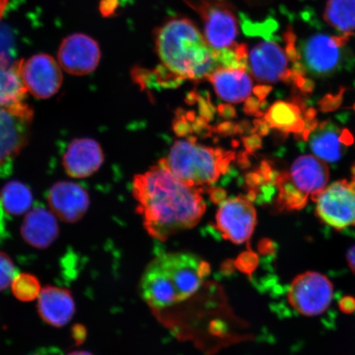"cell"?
Here are the masks:
<instances>
[{"instance_id":"obj_1","label":"cell","mask_w":355,"mask_h":355,"mask_svg":"<svg viewBox=\"0 0 355 355\" xmlns=\"http://www.w3.org/2000/svg\"><path fill=\"white\" fill-rule=\"evenodd\" d=\"M202 191L184 183L163 159L144 174L136 175L132 183L133 197L145 229L159 241L198 223L206 211Z\"/></svg>"},{"instance_id":"obj_2","label":"cell","mask_w":355,"mask_h":355,"mask_svg":"<svg viewBox=\"0 0 355 355\" xmlns=\"http://www.w3.org/2000/svg\"><path fill=\"white\" fill-rule=\"evenodd\" d=\"M155 51L162 66L178 79L193 81L207 79L221 69H243L247 51L243 44L216 50L207 42L193 22L175 17L155 32Z\"/></svg>"},{"instance_id":"obj_3","label":"cell","mask_w":355,"mask_h":355,"mask_svg":"<svg viewBox=\"0 0 355 355\" xmlns=\"http://www.w3.org/2000/svg\"><path fill=\"white\" fill-rule=\"evenodd\" d=\"M211 272L210 266L190 252H168L155 257L145 270L140 293L146 303L164 309L190 298Z\"/></svg>"},{"instance_id":"obj_4","label":"cell","mask_w":355,"mask_h":355,"mask_svg":"<svg viewBox=\"0 0 355 355\" xmlns=\"http://www.w3.org/2000/svg\"><path fill=\"white\" fill-rule=\"evenodd\" d=\"M284 46L266 40L252 49L248 66L252 77L264 83H291L309 92L313 84L306 77L300 64L296 35L290 26L283 35Z\"/></svg>"},{"instance_id":"obj_5","label":"cell","mask_w":355,"mask_h":355,"mask_svg":"<svg viewBox=\"0 0 355 355\" xmlns=\"http://www.w3.org/2000/svg\"><path fill=\"white\" fill-rule=\"evenodd\" d=\"M234 154L213 148L192 140H180L173 145L168 157L162 159L177 178L195 188L211 185L229 171Z\"/></svg>"},{"instance_id":"obj_6","label":"cell","mask_w":355,"mask_h":355,"mask_svg":"<svg viewBox=\"0 0 355 355\" xmlns=\"http://www.w3.org/2000/svg\"><path fill=\"white\" fill-rule=\"evenodd\" d=\"M329 168L312 155H300L288 171L277 172V206L279 211H300L327 187Z\"/></svg>"},{"instance_id":"obj_7","label":"cell","mask_w":355,"mask_h":355,"mask_svg":"<svg viewBox=\"0 0 355 355\" xmlns=\"http://www.w3.org/2000/svg\"><path fill=\"white\" fill-rule=\"evenodd\" d=\"M352 35L318 33L304 40L299 46L297 44L306 77L309 74L316 78H327L340 72L348 60L345 47Z\"/></svg>"},{"instance_id":"obj_8","label":"cell","mask_w":355,"mask_h":355,"mask_svg":"<svg viewBox=\"0 0 355 355\" xmlns=\"http://www.w3.org/2000/svg\"><path fill=\"white\" fill-rule=\"evenodd\" d=\"M197 12L203 22L204 37L216 50L234 46L238 35V20L230 0H184Z\"/></svg>"},{"instance_id":"obj_9","label":"cell","mask_w":355,"mask_h":355,"mask_svg":"<svg viewBox=\"0 0 355 355\" xmlns=\"http://www.w3.org/2000/svg\"><path fill=\"white\" fill-rule=\"evenodd\" d=\"M312 200L322 223L337 230L355 227V188L352 183L334 182Z\"/></svg>"},{"instance_id":"obj_10","label":"cell","mask_w":355,"mask_h":355,"mask_svg":"<svg viewBox=\"0 0 355 355\" xmlns=\"http://www.w3.org/2000/svg\"><path fill=\"white\" fill-rule=\"evenodd\" d=\"M333 286L324 275L307 272L295 277L288 291L291 307L304 316L321 315L329 308L333 298Z\"/></svg>"},{"instance_id":"obj_11","label":"cell","mask_w":355,"mask_h":355,"mask_svg":"<svg viewBox=\"0 0 355 355\" xmlns=\"http://www.w3.org/2000/svg\"><path fill=\"white\" fill-rule=\"evenodd\" d=\"M34 111L25 102L0 106V165L19 155L28 145Z\"/></svg>"},{"instance_id":"obj_12","label":"cell","mask_w":355,"mask_h":355,"mask_svg":"<svg viewBox=\"0 0 355 355\" xmlns=\"http://www.w3.org/2000/svg\"><path fill=\"white\" fill-rule=\"evenodd\" d=\"M17 70L28 93L46 100L57 94L63 84L59 63L51 55L38 54L17 62Z\"/></svg>"},{"instance_id":"obj_13","label":"cell","mask_w":355,"mask_h":355,"mask_svg":"<svg viewBox=\"0 0 355 355\" xmlns=\"http://www.w3.org/2000/svg\"><path fill=\"white\" fill-rule=\"evenodd\" d=\"M216 224L222 236L233 243L250 241L257 225V212L251 200L242 196L225 200L217 211Z\"/></svg>"},{"instance_id":"obj_14","label":"cell","mask_w":355,"mask_h":355,"mask_svg":"<svg viewBox=\"0 0 355 355\" xmlns=\"http://www.w3.org/2000/svg\"><path fill=\"white\" fill-rule=\"evenodd\" d=\"M101 55L99 44L94 39L85 34H72L60 44L58 63L66 73L84 76L94 72Z\"/></svg>"},{"instance_id":"obj_15","label":"cell","mask_w":355,"mask_h":355,"mask_svg":"<svg viewBox=\"0 0 355 355\" xmlns=\"http://www.w3.org/2000/svg\"><path fill=\"white\" fill-rule=\"evenodd\" d=\"M317 123L313 110H306L299 101H279L265 114L263 125L283 133H295L306 140Z\"/></svg>"},{"instance_id":"obj_16","label":"cell","mask_w":355,"mask_h":355,"mask_svg":"<svg viewBox=\"0 0 355 355\" xmlns=\"http://www.w3.org/2000/svg\"><path fill=\"white\" fill-rule=\"evenodd\" d=\"M47 202L57 218L73 224L86 215L90 197L81 185L72 181H59L49 190Z\"/></svg>"},{"instance_id":"obj_17","label":"cell","mask_w":355,"mask_h":355,"mask_svg":"<svg viewBox=\"0 0 355 355\" xmlns=\"http://www.w3.org/2000/svg\"><path fill=\"white\" fill-rule=\"evenodd\" d=\"M307 140L315 157L331 164L338 162L346 148L354 143L349 131L331 121L318 122L305 141Z\"/></svg>"},{"instance_id":"obj_18","label":"cell","mask_w":355,"mask_h":355,"mask_svg":"<svg viewBox=\"0 0 355 355\" xmlns=\"http://www.w3.org/2000/svg\"><path fill=\"white\" fill-rule=\"evenodd\" d=\"M104 159L103 150L96 140L76 139L69 144L62 162L67 175L84 179L98 171Z\"/></svg>"},{"instance_id":"obj_19","label":"cell","mask_w":355,"mask_h":355,"mask_svg":"<svg viewBox=\"0 0 355 355\" xmlns=\"http://www.w3.org/2000/svg\"><path fill=\"white\" fill-rule=\"evenodd\" d=\"M37 312L48 325L56 328L64 327L72 320L76 312L72 293L59 286L42 288L37 299Z\"/></svg>"},{"instance_id":"obj_20","label":"cell","mask_w":355,"mask_h":355,"mask_svg":"<svg viewBox=\"0 0 355 355\" xmlns=\"http://www.w3.org/2000/svg\"><path fill=\"white\" fill-rule=\"evenodd\" d=\"M20 233L28 245L37 250H46L59 237L60 226L54 213L37 207L25 215Z\"/></svg>"},{"instance_id":"obj_21","label":"cell","mask_w":355,"mask_h":355,"mask_svg":"<svg viewBox=\"0 0 355 355\" xmlns=\"http://www.w3.org/2000/svg\"><path fill=\"white\" fill-rule=\"evenodd\" d=\"M220 98L230 103H241L254 90L252 80L245 69H221L207 78Z\"/></svg>"},{"instance_id":"obj_22","label":"cell","mask_w":355,"mask_h":355,"mask_svg":"<svg viewBox=\"0 0 355 355\" xmlns=\"http://www.w3.org/2000/svg\"><path fill=\"white\" fill-rule=\"evenodd\" d=\"M33 195L32 191L22 182L12 180L0 191V215L19 217L32 209Z\"/></svg>"},{"instance_id":"obj_23","label":"cell","mask_w":355,"mask_h":355,"mask_svg":"<svg viewBox=\"0 0 355 355\" xmlns=\"http://www.w3.org/2000/svg\"><path fill=\"white\" fill-rule=\"evenodd\" d=\"M28 91L22 83L17 62L12 63L6 56L0 55V106L24 102Z\"/></svg>"},{"instance_id":"obj_24","label":"cell","mask_w":355,"mask_h":355,"mask_svg":"<svg viewBox=\"0 0 355 355\" xmlns=\"http://www.w3.org/2000/svg\"><path fill=\"white\" fill-rule=\"evenodd\" d=\"M323 19L341 34L354 35L355 0H328Z\"/></svg>"},{"instance_id":"obj_25","label":"cell","mask_w":355,"mask_h":355,"mask_svg":"<svg viewBox=\"0 0 355 355\" xmlns=\"http://www.w3.org/2000/svg\"><path fill=\"white\" fill-rule=\"evenodd\" d=\"M13 296L24 303L37 300L42 288L39 279L30 273H17L10 286Z\"/></svg>"},{"instance_id":"obj_26","label":"cell","mask_w":355,"mask_h":355,"mask_svg":"<svg viewBox=\"0 0 355 355\" xmlns=\"http://www.w3.org/2000/svg\"><path fill=\"white\" fill-rule=\"evenodd\" d=\"M15 263L6 252H0V292L10 288L17 275Z\"/></svg>"},{"instance_id":"obj_27","label":"cell","mask_w":355,"mask_h":355,"mask_svg":"<svg viewBox=\"0 0 355 355\" xmlns=\"http://www.w3.org/2000/svg\"><path fill=\"white\" fill-rule=\"evenodd\" d=\"M117 0H104L101 4V10L105 16H109L116 10Z\"/></svg>"},{"instance_id":"obj_28","label":"cell","mask_w":355,"mask_h":355,"mask_svg":"<svg viewBox=\"0 0 355 355\" xmlns=\"http://www.w3.org/2000/svg\"><path fill=\"white\" fill-rule=\"evenodd\" d=\"M347 260L350 269L355 274V245L349 248L347 254Z\"/></svg>"},{"instance_id":"obj_29","label":"cell","mask_w":355,"mask_h":355,"mask_svg":"<svg viewBox=\"0 0 355 355\" xmlns=\"http://www.w3.org/2000/svg\"><path fill=\"white\" fill-rule=\"evenodd\" d=\"M10 0H0V21L3 19L4 13H6L8 3Z\"/></svg>"},{"instance_id":"obj_30","label":"cell","mask_w":355,"mask_h":355,"mask_svg":"<svg viewBox=\"0 0 355 355\" xmlns=\"http://www.w3.org/2000/svg\"><path fill=\"white\" fill-rule=\"evenodd\" d=\"M67 355H93L90 352H84V350H77V352H73Z\"/></svg>"},{"instance_id":"obj_31","label":"cell","mask_w":355,"mask_h":355,"mask_svg":"<svg viewBox=\"0 0 355 355\" xmlns=\"http://www.w3.org/2000/svg\"><path fill=\"white\" fill-rule=\"evenodd\" d=\"M354 187L355 188V165L352 168V182Z\"/></svg>"},{"instance_id":"obj_32","label":"cell","mask_w":355,"mask_h":355,"mask_svg":"<svg viewBox=\"0 0 355 355\" xmlns=\"http://www.w3.org/2000/svg\"><path fill=\"white\" fill-rule=\"evenodd\" d=\"M353 108L355 110V104L354 105Z\"/></svg>"}]
</instances>
